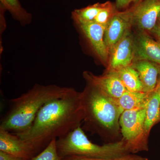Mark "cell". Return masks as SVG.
I'll list each match as a JSON object with an SVG mask.
<instances>
[{
	"label": "cell",
	"mask_w": 160,
	"mask_h": 160,
	"mask_svg": "<svg viewBox=\"0 0 160 160\" xmlns=\"http://www.w3.org/2000/svg\"><path fill=\"white\" fill-rule=\"evenodd\" d=\"M83 118L81 92L72 88L63 97L45 104L29 129L14 134L30 145L37 153L52 140L63 137L81 126Z\"/></svg>",
	"instance_id": "cell-1"
},
{
	"label": "cell",
	"mask_w": 160,
	"mask_h": 160,
	"mask_svg": "<svg viewBox=\"0 0 160 160\" xmlns=\"http://www.w3.org/2000/svg\"><path fill=\"white\" fill-rule=\"evenodd\" d=\"M81 92L83 129L105 140H115L119 135L120 118L124 111L115 99L86 82Z\"/></svg>",
	"instance_id": "cell-2"
},
{
	"label": "cell",
	"mask_w": 160,
	"mask_h": 160,
	"mask_svg": "<svg viewBox=\"0 0 160 160\" xmlns=\"http://www.w3.org/2000/svg\"><path fill=\"white\" fill-rule=\"evenodd\" d=\"M72 89L55 85L36 84L27 92L11 100V107L2 120L0 129L13 133L26 131L45 104L63 97Z\"/></svg>",
	"instance_id": "cell-3"
},
{
	"label": "cell",
	"mask_w": 160,
	"mask_h": 160,
	"mask_svg": "<svg viewBox=\"0 0 160 160\" xmlns=\"http://www.w3.org/2000/svg\"><path fill=\"white\" fill-rule=\"evenodd\" d=\"M57 147L60 157L80 156L96 158L111 159L129 154L126 142L123 139L100 146L87 137L81 126L63 137L57 139Z\"/></svg>",
	"instance_id": "cell-4"
},
{
	"label": "cell",
	"mask_w": 160,
	"mask_h": 160,
	"mask_svg": "<svg viewBox=\"0 0 160 160\" xmlns=\"http://www.w3.org/2000/svg\"><path fill=\"white\" fill-rule=\"evenodd\" d=\"M146 107L125 110L119 124L122 139L130 153L148 151V138L145 129Z\"/></svg>",
	"instance_id": "cell-5"
},
{
	"label": "cell",
	"mask_w": 160,
	"mask_h": 160,
	"mask_svg": "<svg viewBox=\"0 0 160 160\" xmlns=\"http://www.w3.org/2000/svg\"><path fill=\"white\" fill-rule=\"evenodd\" d=\"M75 25L95 56L107 67L109 53L104 40L106 26L94 22Z\"/></svg>",
	"instance_id": "cell-6"
},
{
	"label": "cell",
	"mask_w": 160,
	"mask_h": 160,
	"mask_svg": "<svg viewBox=\"0 0 160 160\" xmlns=\"http://www.w3.org/2000/svg\"><path fill=\"white\" fill-rule=\"evenodd\" d=\"M134 36L129 31L114 46L109 53L107 70H117L131 66L135 59Z\"/></svg>",
	"instance_id": "cell-7"
},
{
	"label": "cell",
	"mask_w": 160,
	"mask_h": 160,
	"mask_svg": "<svg viewBox=\"0 0 160 160\" xmlns=\"http://www.w3.org/2000/svg\"><path fill=\"white\" fill-rule=\"evenodd\" d=\"M133 25L131 8L116 12L106 25L104 33V40L109 53Z\"/></svg>",
	"instance_id": "cell-8"
},
{
	"label": "cell",
	"mask_w": 160,
	"mask_h": 160,
	"mask_svg": "<svg viewBox=\"0 0 160 160\" xmlns=\"http://www.w3.org/2000/svg\"><path fill=\"white\" fill-rule=\"evenodd\" d=\"M83 76L86 82L92 84L115 99L121 97L126 90L115 70L106 69V72L102 75H96L90 72L85 71Z\"/></svg>",
	"instance_id": "cell-9"
},
{
	"label": "cell",
	"mask_w": 160,
	"mask_h": 160,
	"mask_svg": "<svg viewBox=\"0 0 160 160\" xmlns=\"http://www.w3.org/2000/svg\"><path fill=\"white\" fill-rule=\"evenodd\" d=\"M131 9L134 25L141 31L150 32L158 22L160 0H142Z\"/></svg>",
	"instance_id": "cell-10"
},
{
	"label": "cell",
	"mask_w": 160,
	"mask_h": 160,
	"mask_svg": "<svg viewBox=\"0 0 160 160\" xmlns=\"http://www.w3.org/2000/svg\"><path fill=\"white\" fill-rule=\"evenodd\" d=\"M0 151L26 160L37 153L30 145L17 135L2 129H0Z\"/></svg>",
	"instance_id": "cell-11"
},
{
	"label": "cell",
	"mask_w": 160,
	"mask_h": 160,
	"mask_svg": "<svg viewBox=\"0 0 160 160\" xmlns=\"http://www.w3.org/2000/svg\"><path fill=\"white\" fill-rule=\"evenodd\" d=\"M135 38V61L146 60L160 65V43L145 32H140Z\"/></svg>",
	"instance_id": "cell-12"
},
{
	"label": "cell",
	"mask_w": 160,
	"mask_h": 160,
	"mask_svg": "<svg viewBox=\"0 0 160 160\" xmlns=\"http://www.w3.org/2000/svg\"><path fill=\"white\" fill-rule=\"evenodd\" d=\"M132 66L138 73L144 92H151L156 88L160 73V65L146 60H138Z\"/></svg>",
	"instance_id": "cell-13"
},
{
	"label": "cell",
	"mask_w": 160,
	"mask_h": 160,
	"mask_svg": "<svg viewBox=\"0 0 160 160\" xmlns=\"http://www.w3.org/2000/svg\"><path fill=\"white\" fill-rule=\"evenodd\" d=\"M149 93L126 90L121 97L116 100L124 111L145 108L149 98Z\"/></svg>",
	"instance_id": "cell-14"
},
{
	"label": "cell",
	"mask_w": 160,
	"mask_h": 160,
	"mask_svg": "<svg viewBox=\"0 0 160 160\" xmlns=\"http://www.w3.org/2000/svg\"><path fill=\"white\" fill-rule=\"evenodd\" d=\"M160 109V95L155 89L149 93L146 106L145 129L146 135L149 136L152 128L158 123Z\"/></svg>",
	"instance_id": "cell-15"
},
{
	"label": "cell",
	"mask_w": 160,
	"mask_h": 160,
	"mask_svg": "<svg viewBox=\"0 0 160 160\" xmlns=\"http://www.w3.org/2000/svg\"><path fill=\"white\" fill-rule=\"evenodd\" d=\"M116 71L126 90L132 92H144L138 73L132 66L125 67Z\"/></svg>",
	"instance_id": "cell-16"
},
{
	"label": "cell",
	"mask_w": 160,
	"mask_h": 160,
	"mask_svg": "<svg viewBox=\"0 0 160 160\" xmlns=\"http://www.w3.org/2000/svg\"><path fill=\"white\" fill-rule=\"evenodd\" d=\"M1 6L8 10L12 18L18 21L21 25H29L32 20V15L24 9L19 0H0Z\"/></svg>",
	"instance_id": "cell-17"
},
{
	"label": "cell",
	"mask_w": 160,
	"mask_h": 160,
	"mask_svg": "<svg viewBox=\"0 0 160 160\" xmlns=\"http://www.w3.org/2000/svg\"><path fill=\"white\" fill-rule=\"evenodd\" d=\"M104 3H97L72 12V18L75 24L93 22L98 14L102 8Z\"/></svg>",
	"instance_id": "cell-18"
},
{
	"label": "cell",
	"mask_w": 160,
	"mask_h": 160,
	"mask_svg": "<svg viewBox=\"0 0 160 160\" xmlns=\"http://www.w3.org/2000/svg\"><path fill=\"white\" fill-rule=\"evenodd\" d=\"M117 11L115 5L113 3L109 1L104 3L102 8L96 18L94 22L106 26Z\"/></svg>",
	"instance_id": "cell-19"
},
{
	"label": "cell",
	"mask_w": 160,
	"mask_h": 160,
	"mask_svg": "<svg viewBox=\"0 0 160 160\" xmlns=\"http://www.w3.org/2000/svg\"><path fill=\"white\" fill-rule=\"evenodd\" d=\"M58 153L57 139H54L37 155L28 160H61Z\"/></svg>",
	"instance_id": "cell-20"
},
{
	"label": "cell",
	"mask_w": 160,
	"mask_h": 160,
	"mask_svg": "<svg viewBox=\"0 0 160 160\" xmlns=\"http://www.w3.org/2000/svg\"><path fill=\"white\" fill-rule=\"evenodd\" d=\"M61 160H148L146 158L142 157L133 154L126 155L122 157L111 159L96 158L80 156H68L62 158Z\"/></svg>",
	"instance_id": "cell-21"
},
{
	"label": "cell",
	"mask_w": 160,
	"mask_h": 160,
	"mask_svg": "<svg viewBox=\"0 0 160 160\" xmlns=\"http://www.w3.org/2000/svg\"><path fill=\"white\" fill-rule=\"evenodd\" d=\"M142 0H116L115 6L118 11H125L130 9V6H135Z\"/></svg>",
	"instance_id": "cell-22"
},
{
	"label": "cell",
	"mask_w": 160,
	"mask_h": 160,
	"mask_svg": "<svg viewBox=\"0 0 160 160\" xmlns=\"http://www.w3.org/2000/svg\"><path fill=\"white\" fill-rule=\"evenodd\" d=\"M0 160H28L0 151Z\"/></svg>",
	"instance_id": "cell-23"
},
{
	"label": "cell",
	"mask_w": 160,
	"mask_h": 160,
	"mask_svg": "<svg viewBox=\"0 0 160 160\" xmlns=\"http://www.w3.org/2000/svg\"><path fill=\"white\" fill-rule=\"evenodd\" d=\"M150 32L154 37L157 41L160 43V23L158 22Z\"/></svg>",
	"instance_id": "cell-24"
},
{
	"label": "cell",
	"mask_w": 160,
	"mask_h": 160,
	"mask_svg": "<svg viewBox=\"0 0 160 160\" xmlns=\"http://www.w3.org/2000/svg\"><path fill=\"white\" fill-rule=\"evenodd\" d=\"M155 89L160 95V73L159 75L158 78L157 85L156 88Z\"/></svg>",
	"instance_id": "cell-25"
},
{
	"label": "cell",
	"mask_w": 160,
	"mask_h": 160,
	"mask_svg": "<svg viewBox=\"0 0 160 160\" xmlns=\"http://www.w3.org/2000/svg\"><path fill=\"white\" fill-rule=\"evenodd\" d=\"M158 22L160 23V13L159 15L158 18Z\"/></svg>",
	"instance_id": "cell-26"
},
{
	"label": "cell",
	"mask_w": 160,
	"mask_h": 160,
	"mask_svg": "<svg viewBox=\"0 0 160 160\" xmlns=\"http://www.w3.org/2000/svg\"><path fill=\"white\" fill-rule=\"evenodd\" d=\"M160 122V113H159V119L158 121V122Z\"/></svg>",
	"instance_id": "cell-27"
}]
</instances>
